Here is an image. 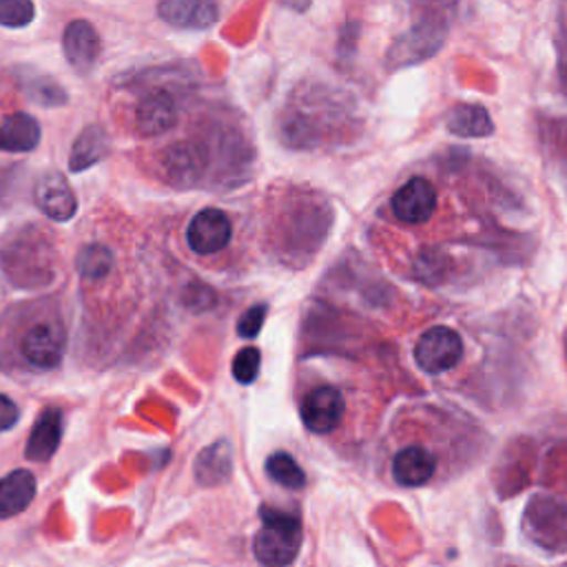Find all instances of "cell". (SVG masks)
<instances>
[{
  "mask_svg": "<svg viewBox=\"0 0 567 567\" xmlns=\"http://www.w3.org/2000/svg\"><path fill=\"white\" fill-rule=\"evenodd\" d=\"M302 547V523L295 514L262 507V527L255 534L253 552L264 565H291Z\"/></svg>",
  "mask_w": 567,
  "mask_h": 567,
  "instance_id": "1",
  "label": "cell"
},
{
  "mask_svg": "<svg viewBox=\"0 0 567 567\" xmlns=\"http://www.w3.org/2000/svg\"><path fill=\"white\" fill-rule=\"evenodd\" d=\"M445 34H448V23L443 19L426 17L392 43L386 59L388 67L401 70V67L419 65L432 59L443 48Z\"/></svg>",
  "mask_w": 567,
  "mask_h": 567,
  "instance_id": "2",
  "label": "cell"
},
{
  "mask_svg": "<svg viewBox=\"0 0 567 567\" xmlns=\"http://www.w3.org/2000/svg\"><path fill=\"white\" fill-rule=\"evenodd\" d=\"M463 357V339L450 326H432L428 328L417 346L414 361L428 375H441L452 370Z\"/></svg>",
  "mask_w": 567,
  "mask_h": 567,
  "instance_id": "3",
  "label": "cell"
},
{
  "mask_svg": "<svg viewBox=\"0 0 567 567\" xmlns=\"http://www.w3.org/2000/svg\"><path fill=\"white\" fill-rule=\"evenodd\" d=\"M233 235L231 220L220 209H204L193 216L187 229V244L198 255H213L229 246Z\"/></svg>",
  "mask_w": 567,
  "mask_h": 567,
  "instance_id": "4",
  "label": "cell"
},
{
  "mask_svg": "<svg viewBox=\"0 0 567 567\" xmlns=\"http://www.w3.org/2000/svg\"><path fill=\"white\" fill-rule=\"evenodd\" d=\"M344 397L335 386H319L311 390L302 401V421L315 434L333 432L344 419Z\"/></svg>",
  "mask_w": 567,
  "mask_h": 567,
  "instance_id": "5",
  "label": "cell"
},
{
  "mask_svg": "<svg viewBox=\"0 0 567 567\" xmlns=\"http://www.w3.org/2000/svg\"><path fill=\"white\" fill-rule=\"evenodd\" d=\"M390 207L403 224H423L437 211V189L430 180L417 176L392 196Z\"/></svg>",
  "mask_w": 567,
  "mask_h": 567,
  "instance_id": "6",
  "label": "cell"
},
{
  "mask_svg": "<svg viewBox=\"0 0 567 567\" xmlns=\"http://www.w3.org/2000/svg\"><path fill=\"white\" fill-rule=\"evenodd\" d=\"M158 17L178 30L204 32L220 21L216 0H160Z\"/></svg>",
  "mask_w": 567,
  "mask_h": 567,
  "instance_id": "7",
  "label": "cell"
},
{
  "mask_svg": "<svg viewBox=\"0 0 567 567\" xmlns=\"http://www.w3.org/2000/svg\"><path fill=\"white\" fill-rule=\"evenodd\" d=\"M34 202L36 207L56 222H67L78 211V200L74 189L70 187L67 178L59 171H50L39 178L34 187Z\"/></svg>",
  "mask_w": 567,
  "mask_h": 567,
  "instance_id": "8",
  "label": "cell"
},
{
  "mask_svg": "<svg viewBox=\"0 0 567 567\" xmlns=\"http://www.w3.org/2000/svg\"><path fill=\"white\" fill-rule=\"evenodd\" d=\"M63 353H65V333L54 322H41L32 326L23 337L25 359L41 370L56 368L63 361Z\"/></svg>",
  "mask_w": 567,
  "mask_h": 567,
  "instance_id": "9",
  "label": "cell"
},
{
  "mask_svg": "<svg viewBox=\"0 0 567 567\" xmlns=\"http://www.w3.org/2000/svg\"><path fill=\"white\" fill-rule=\"evenodd\" d=\"M178 123V105L167 90H151L138 101L136 107V129L147 136L156 138L174 129Z\"/></svg>",
  "mask_w": 567,
  "mask_h": 567,
  "instance_id": "10",
  "label": "cell"
},
{
  "mask_svg": "<svg viewBox=\"0 0 567 567\" xmlns=\"http://www.w3.org/2000/svg\"><path fill=\"white\" fill-rule=\"evenodd\" d=\"M63 52L78 74H90L101 56V36L90 21H74L63 34Z\"/></svg>",
  "mask_w": 567,
  "mask_h": 567,
  "instance_id": "11",
  "label": "cell"
},
{
  "mask_svg": "<svg viewBox=\"0 0 567 567\" xmlns=\"http://www.w3.org/2000/svg\"><path fill=\"white\" fill-rule=\"evenodd\" d=\"M392 479L401 487H421L437 474V456L423 445H406L392 456Z\"/></svg>",
  "mask_w": 567,
  "mask_h": 567,
  "instance_id": "12",
  "label": "cell"
},
{
  "mask_svg": "<svg viewBox=\"0 0 567 567\" xmlns=\"http://www.w3.org/2000/svg\"><path fill=\"white\" fill-rule=\"evenodd\" d=\"M63 439V412L59 408H48L36 419L32 434L25 445V456L34 463L50 461Z\"/></svg>",
  "mask_w": 567,
  "mask_h": 567,
  "instance_id": "13",
  "label": "cell"
},
{
  "mask_svg": "<svg viewBox=\"0 0 567 567\" xmlns=\"http://www.w3.org/2000/svg\"><path fill=\"white\" fill-rule=\"evenodd\" d=\"M36 496V479L30 470H14L0 479V518L25 512Z\"/></svg>",
  "mask_w": 567,
  "mask_h": 567,
  "instance_id": "14",
  "label": "cell"
},
{
  "mask_svg": "<svg viewBox=\"0 0 567 567\" xmlns=\"http://www.w3.org/2000/svg\"><path fill=\"white\" fill-rule=\"evenodd\" d=\"M193 472L198 483L204 487H216L227 483L233 474V452L229 441L220 439L213 445L204 448L196 459Z\"/></svg>",
  "mask_w": 567,
  "mask_h": 567,
  "instance_id": "15",
  "label": "cell"
},
{
  "mask_svg": "<svg viewBox=\"0 0 567 567\" xmlns=\"http://www.w3.org/2000/svg\"><path fill=\"white\" fill-rule=\"evenodd\" d=\"M41 125L30 114H14L0 123V151L28 154L41 143Z\"/></svg>",
  "mask_w": 567,
  "mask_h": 567,
  "instance_id": "16",
  "label": "cell"
},
{
  "mask_svg": "<svg viewBox=\"0 0 567 567\" xmlns=\"http://www.w3.org/2000/svg\"><path fill=\"white\" fill-rule=\"evenodd\" d=\"M112 151V140L107 132L101 125H90L74 143L72 156H70V169L74 174L87 171L90 167L103 162Z\"/></svg>",
  "mask_w": 567,
  "mask_h": 567,
  "instance_id": "17",
  "label": "cell"
},
{
  "mask_svg": "<svg viewBox=\"0 0 567 567\" xmlns=\"http://www.w3.org/2000/svg\"><path fill=\"white\" fill-rule=\"evenodd\" d=\"M448 132L459 138H487L494 134V123L481 105H456L448 114Z\"/></svg>",
  "mask_w": 567,
  "mask_h": 567,
  "instance_id": "18",
  "label": "cell"
},
{
  "mask_svg": "<svg viewBox=\"0 0 567 567\" xmlns=\"http://www.w3.org/2000/svg\"><path fill=\"white\" fill-rule=\"evenodd\" d=\"M202 160H204V156H202L200 147H196L191 143H180L165 154L167 176L171 180H180L182 185H191L193 180H198L202 176V167H204Z\"/></svg>",
  "mask_w": 567,
  "mask_h": 567,
  "instance_id": "19",
  "label": "cell"
},
{
  "mask_svg": "<svg viewBox=\"0 0 567 567\" xmlns=\"http://www.w3.org/2000/svg\"><path fill=\"white\" fill-rule=\"evenodd\" d=\"M266 474L271 481L286 490H302L306 485L304 470L288 452H273L266 459Z\"/></svg>",
  "mask_w": 567,
  "mask_h": 567,
  "instance_id": "20",
  "label": "cell"
},
{
  "mask_svg": "<svg viewBox=\"0 0 567 567\" xmlns=\"http://www.w3.org/2000/svg\"><path fill=\"white\" fill-rule=\"evenodd\" d=\"M78 273L85 280H103L112 273L114 253L103 244H90L78 253Z\"/></svg>",
  "mask_w": 567,
  "mask_h": 567,
  "instance_id": "21",
  "label": "cell"
},
{
  "mask_svg": "<svg viewBox=\"0 0 567 567\" xmlns=\"http://www.w3.org/2000/svg\"><path fill=\"white\" fill-rule=\"evenodd\" d=\"M36 19L34 0H0V28L23 30Z\"/></svg>",
  "mask_w": 567,
  "mask_h": 567,
  "instance_id": "22",
  "label": "cell"
},
{
  "mask_svg": "<svg viewBox=\"0 0 567 567\" xmlns=\"http://www.w3.org/2000/svg\"><path fill=\"white\" fill-rule=\"evenodd\" d=\"M25 94H28L34 103H39V105H43V107H61V105L67 103L65 90H63L56 81H52V78H48V76L30 78V81L25 83Z\"/></svg>",
  "mask_w": 567,
  "mask_h": 567,
  "instance_id": "23",
  "label": "cell"
},
{
  "mask_svg": "<svg viewBox=\"0 0 567 567\" xmlns=\"http://www.w3.org/2000/svg\"><path fill=\"white\" fill-rule=\"evenodd\" d=\"M260 366H262V355H260V350H258V348H244V350H240V353L235 355V359H233V377H235L240 384L249 386V384H253V381L258 379Z\"/></svg>",
  "mask_w": 567,
  "mask_h": 567,
  "instance_id": "24",
  "label": "cell"
},
{
  "mask_svg": "<svg viewBox=\"0 0 567 567\" xmlns=\"http://www.w3.org/2000/svg\"><path fill=\"white\" fill-rule=\"evenodd\" d=\"M266 315H269V306L266 304H255L251 306L238 322V333L240 337L244 339H253L260 335V330L264 328V322H266Z\"/></svg>",
  "mask_w": 567,
  "mask_h": 567,
  "instance_id": "25",
  "label": "cell"
},
{
  "mask_svg": "<svg viewBox=\"0 0 567 567\" xmlns=\"http://www.w3.org/2000/svg\"><path fill=\"white\" fill-rule=\"evenodd\" d=\"M19 419H21L19 406L10 397L0 395V432L14 428L19 423Z\"/></svg>",
  "mask_w": 567,
  "mask_h": 567,
  "instance_id": "26",
  "label": "cell"
}]
</instances>
